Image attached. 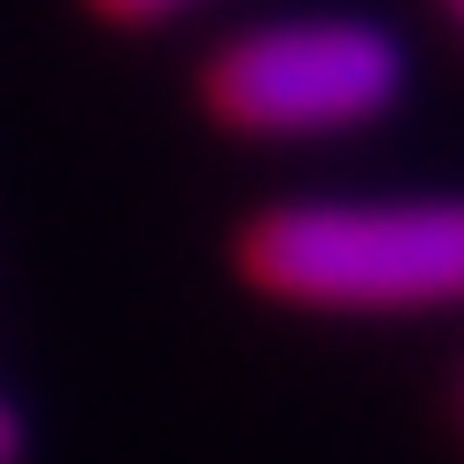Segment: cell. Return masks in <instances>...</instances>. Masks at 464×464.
I'll use <instances>...</instances> for the list:
<instances>
[{"instance_id":"obj_3","label":"cell","mask_w":464,"mask_h":464,"mask_svg":"<svg viewBox=\"0 0 464 464\" xmlns=\"http://www.w3.org/2000/svg\"><path fill=\"white\" fill-rule=\"evenodd\" d=\"M93 24H109V32H155V24L186 16V8H201V0H78Z\"/></svg>"},{"instance_id":"obj_4","label":"cell","mask_w":464,"mask_h":464,"mask_svg":"<svg viewBox=\"0 0 464 464\" xmlns=\"http://www.w3.org/2000/svg\"><path fill=\"white\" fill-rule=\"evenodd\" d=\"M0 464H24V418H16V402H0Z\"/></svg>"},{"instance_id":"obj_1","label":"cell","mask_w":464,"mask_h":464,"mask_svg":"<svg viewBox=\"0 0 464 464\" xmlns=\"http://www.w3.org/2000/svg\"><path fill=\"white\" fill-rule=\"evenodd\" d=\"M232 279L271 310L310 317L464 310V194L264 201L232 232Z\"/></svg>"},{"instance_id":"obj_2","label":"cell","mask_w":464,"mask_h":464,"mask_svg":"<svg viewBox=\"0 0 464 464\" xmlns=\"http://www.w3.org/2000/svg\"><path fill=\"white\" fill-rule=\"evenodd\" d=\"M411 93L395 32L372 16H279L217 39L194 101L232 140H341L380 124Z\"/></svg>"},{"instance_id":"obj_5","label":"cell","mask_w":464,"mask_h":464,"mask_svg":"<svg viewBox=\"0 0 464 464\" xmlns=\"http://www.w3.org/2000/svg\"><path fill=\"white\" fill-rule=\"evenodd\" d=\"M441 8H449V16H457V24H464V0H441Z\"/></svg>"}]
</instances>
